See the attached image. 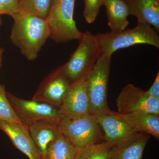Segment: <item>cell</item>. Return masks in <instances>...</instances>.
Wrapping results in <instances>:
<instances>
[{"label": "cell", "instance_id": "cell-5", "mask_svg": "<svg viewBox=\"0 0 159 159\" xmlns=\"http://www.w3.org/2000/svg\"><path fill=\"white\" fill-rule=\"evenodd\" d=\"M75 0H53L46 20L50 38L57 43L79 40L82 35L74 18Z\"/></svg>", "mask_w": 159, "mask_h": 159}, {"label": "cell", "instance_id": "cell-4", "mask_svg": "<svg viewBox=\"0 0 159 159\" xmlns=\"http://www.w3.org/2000/svg\"><path fill=\"white\" fill-rule=\"evenodd\" d=\"M78 41L77 48L62 66L63 73L72 83L84 78L101 55L95 34L88 31L82 32Z\"/></svg>", "mask_w": 159, "mask_h": 159}, {"label": "cell", "instance_id": "cell-7", "mask_svg": "<svg viewBox=\"0 0 159 159\" xmlns=\"http://www.w3.org/2000/svg\"><path fill=\"white\" fill-rule=\"evenodd\" d=\"M7 97L20 121L27 125L41 121L59 124L64 116L59 107L36 100H29L6 92Z\"/></svg>", "mask_w": 159, "mask_h": 159}, {"label": "cell", "instance_id": "cell-19", "mask_svg": "<svg viewBox=\"0 0 159 159\" xmlns=\"http://www.w3.org/2000/svg\"><path fill=\"white\" fill-rule=\"evenodd\" d=\"M111 148L105 142L77 148L75 159H107Z\"/></svg>", "mask_w": 159, "mask_h": 159}, {"label": "cell", "instance_id": "cell-18", "mask_svg": "<svg viewBox=\"0 0 159 159\" xmlns=\"http://www.w3.org/2000/svg\"><path fill=\"white\" fill-rule=\"evenodd\" d=\"M77 151V147L61 133L49 144L41 159H75Z\"/></svg>", "mask_w": 159, "mask_h": 159}, {"label": "cell", "instance_id": "cell-8", "mask_svg": "<svg viewBox=\"0 0 159 159\" xmlns=\"http://www.w3.org/2000/svg\"><path fill=\"white\" fill-rule=\"evenodd\" d=\"M94 115L103 131L104 142L109 143L112 148L128 145L142 134L134 130L117 115L116 112L111 109Z\"/></svg>", "mask_w": 159, "mask_h": 159}, {"label": "cell", "instance_id": "cell-21", "mask_svg": "<svg viewBox=\"0 0 159 159\" xmlns=\"http://www.w3.org/2000/svg\"><path fill=\"white\" fill-rule=\"evenodd\" d=\"M5 85L0 82V119L16 124H23L11 106Z\"/></svg>", "mask_w": 159, "mask_h": 159}, {"label": "cell", "instance_id": "cell-1", "mask_svg": "<svg viewBox=\"0 0 159 159\" xmlns=\"http://www.w3.org/2000/svg\"><path fill=\"white\" fill-rule=\"evenodd\" d=\"M13 20L10 39L26 59L33 61L50 38L51 31L46 18L18 10L11 16Z\"/></svg>", "mask_w": 159, "mask_h": 159}, {"label": "cell", "instance_id": "cell-13", "mask_svg": "<svg viewBox=\"0 0 159 159\" xmlns=\"http://www.w3.org/2000/svg\"><path fill=\"white\" fill-rule=\"evenodd\" d=\"M138 23L148 24L159 32V0H125Z\"/></svg>", "mask_w": 159, "mask_h": 159}, {"label": "cell", "instance_id": "cell-10", "mask_svg": "<svg viewBox=\"0 0 159 159\" xmlns=\"http://www.w3.org/2000/svg\"><path fill=\"white\" fill-rule=\"evenodd\" d=\"M72 83L63 73L61 66L46 77L32 99L59 107Z\"/></svg>", "mask_w": 159, "mask_h": 159}, {"label": "cell", "instance_id": "cell-9", "mask_svg": "<svg viewBox=\"0 0 159 159\" xmlns=\"http://www.w3.org/2000/svg\"><path fill=\"white\" fill-rule=\"evenodd\" d=\"M116 103L119 114L146 112L159 115V98L151 97L146 91L132 84L122 89Z\"/></svg>", "mask_w": 159, "mask_h": 159}, {"label": "cell", "instance_id": "cell-25", "mask_svg": "<svg viewBox=\"0 0 159 159\" xmlns=\"http://www.w3.org/2000/svg\"><path fill=\"white\" fill-rule=\"evenodd\" d=\"M4 50L2 48H0V70L2 66L3 61V54L4 53Z\"/></svg>", "mask_w": 159, "mask_h": 159}, {"label": "cell", "instance_id": "cell-15", "mask_svg": "<svg viewBox=\"0 0 159 159\" xmlns=\"http://www.w3.org/2000/svg\"><path fill=\"white\" fill-rule=\"evenodd\" d=\"M28 127L30 135L40 153L41 159L45 154L49 144L61 133L58 124L49 121H41Z\"/></svg>", "mask_w": 159, "mask_h": 159}, {"label": "cell", "instance_id": "cell-22", "mask_svg": "<svg viewBox=\"0 0 159 159\" xmlns=\"http://www.w3.org/2000/svg\"><path fill=\"white\" fill-rule=\"evenodd\" d=\"M84 16L88 24L93 23L99 14L103 0H84Z\"/></svg>", "mask_w": 159, "mask_h": 159}, {"label": "cell", "instance_id": "cell-3", "mask_svg": "<svg viewBox=\"0 0 159 159\" xmlns=\"http://www.w3.org/2000/svg\"><path fill=\"white\" fill-rule=\"evenodd\" d=\"M58 125L61 133L77 148L104 142L94 114L64 116Z\"/></svg>", "mask_w": 159, "mask_h": 159}, {"label": "cell", "instance_id": "cell-11", "mask_svg": "<svg viewBox=\"0 0 159 159\" xmlns=\"http://www.w3.org/2000/svg\"><path fill=\"white\" fill-rule=\"evenodd\" d=\"M59 108L64 116L92 114L84 78L72 83Z\"/></svg>", "mask_w": 159, "mask_h": 159}, {"label": "cell", "instance_id": "cell-27", "mask_svg": "<svg viewBox=\"0 0 159 159\" xmlns=\"http://www.w3.org/2000/svg\"><path fill=\"white\" fill-rule=\"evenodd\" d=\"M2 20L1 17V16H0V26L2 25Z\"/></svg>", "mask_w": 159, "mask_h": 159}, {"label": "cell", "instance_id": "cell-20", "mask_svg": "<svg viewBox=\"0 0 159 159\" xmlns=\"http://www.w3.org/2000/svg\"><path fill=\"white\" fill-rule=\"evenodd\" d=\"M53 0H18V10L28 11L46 18Z\"/></svg>", "mask_w": 159, "mask_h": 159}, {"label": "cell", "instance_id": "cell-12", "mask_svg": "<svg viewBox=\"0 0 159 159\" xmlns=\"http://www.w3.org/2000/svg\"><path fill=\"white\" fill-rule=\"evenodd\" d=\"M0 129L8 136L16 148L29 159H41V154L30 135L28 126L0 119Z\"/></svg>", "mask_w": 159, "mask_h": 159}, {"label": "cell", "instance_id": "cell-16", "mask_svg": "<svg viewBox=\"0 0 159 159\" xmlns=\"http://www.w3.org/2000/svg\"><path fill=\"white\" fill-rule=\"evenodd\" d=\"M106 9L108 25L111 32L123 31L129 25L127 18L130 15L125 0H103Z\"/></svg>", "mask_w": 159, "mask_h": 159}, {"label": "cell", "instance_id": "cell-17", "mask_svg": "<svg viewBox=\"0 0 159 159\" xmlns=\"http://www.w3.org/2000/svg\"><path fill=\"white\" fill-rule=\"evenodd\" d=\"M151 136L140 134L134 142L118 148H111L107 159H142L144 149Z\"/></svg>", "mask_w": 159, "mask_h": 159}, {"label": "cell", "instance_id": "cell-24", "mask_svg": "<svg viewBox=\"0 0 159 159\" xmlns=\"http://www.w3.org/2000/svg\"><path fill=\"white\" fill-rule=\"evenodd\" d=\"M146 93L151 97L159 98V72H158L154 81L150 88L146 91Z\"/></svg>", "mask_w": 159, "mask_h": 159}, {"label": "cell", "instance_id": "cell-6", "mask_svg": "<svg viewBox=\"0 0 159 159\" xmlns=\"http://www.w3.org/2000/svg\"><path fill=\"white\" fill-rule=\"evenodd\" d=\"M111 61V57L101 55L84 77L91 113L94 115L110 110L107 99Z\"/></svg>", "mask_w": 159, "mask_h": 159}, {"label": "cell", "instance_id": "cell-14", "mask_svg": "<svg viewBox=\"0 0 159 159\" xmlns=\"http://www.w3.org/2000/svg\"><path fill=\"white\" fill-rule=\"evenodd\" d=\"M117 115L139 133L152 136L159 139V115L146 112H137Z\"/></svg>", "mask_w": 159, "mask_h": 159}, {"label": "cell", "instance_id": "cell-23", "mask_svg": "<svg viewBox=\"0 0 159 159\" xmlns=\"http://www.w3.org/2000/svg\"><path fill=\"white\" fill-rule=\"evenodd\" d=\"M5 14L11 16L18 10V0H3Z\"/></svg>", "mask_w": 159, "mask_h": 159}, {"label": "cell", "instance_id": "cell-2", "mask_svg": "<svg viewBox=\"0 0 159 159\" xmlns=\"http://www.w3.org/2000/svg\"><path fill=\"white\" fill-rule=\"evenodd\" d=\"M101 55L111 57L116 51L137 44H148L159 48V32L150 25L138 23L133 29L95 34Z\"/></svg>", "mask_w": 159, "mask_h": 159}, {"label": "cell", "instance_id": "cell-26", "mask_svg": "<svg viewBox=\"0 0 159 159\" xmlns=\"http://www.w3.org/2000/svg\"><path fill=\"white\" fill-rule=\"evenodd\" d=\"M2 14H5L4 5H3V0H0V16Z\"/></svg>", "mask_w": 159, "mask_h": 159}]
</instances>
